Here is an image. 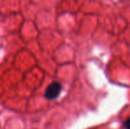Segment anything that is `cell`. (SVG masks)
I'll return each instance as SVG.
<instances>
[{
    "mask_svg": "<svg viewBox=\"0 0 130 129\" xmlns=\"http://www.w3.org/2000/svg\"><path fill=\"white\" fill-rule=\"evenodd\" d=\"M124 127L125 129H130V117L124 121Z\"/></svg>",
    "mask_w": 130,
    "mask_h": 129,
    "instance_id": "2",
    "label": "cell"
},
{
    "mask_svg": "<svg viewBox=\"0 0 130 129\" xmlns=\"http://www.w3.org/2000/svg\"><path fill=\"white\" fill-rule=\"evenodd\" d=\"M62 91V85L58 81H53L47 86L44 92V97L47 100H55L59 97Z\"/></svg>",
    "mask_w": 130,
    "mask_h": 129,
    "instance_id": "1",
    "label": "cell"
}]
</instances>
